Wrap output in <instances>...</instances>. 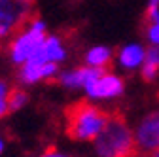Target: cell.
<instances>
[{
  "mask_svg": "<svg viewBox=\"0 0 159 157\" xmlns=\"http://www.w3.org/2000/svg\"><path fill=\"white\" fill-rule=\"evenodd\" d=\"M146 61L159 66V46H150L146 49Z\"/></svg>",
  "mask_w": 159,
  "mask_h": 157,
  "instance_id": "obj_17",
  "label": "cell"
},
{
  "mask_svg": "<svg viewBox=\"0 0 159 157\" xmlns=\"http://www.w3.org/2000/svg\"><path fill=\"white\" fill-rule=\"evenodd\" d=\"M34 0H0V46L32 19Z\"/></svg>",
  "mask_w": 159,
  "mask_h": 157,
  "instance_id": "obj_4",
  "label": "cell"
},
{
  "mask_svg": "<svg viewBox=\"0 0 159 157\" xmlns=\"http://www.w3.org/2000/svg\"><path fill=\"white\" fill-rule=\"evenodd\" d=\"M146 61V47L140 44H127L117 51V63L125 70H136Z\"/></svg>",
  "mask_w": 159,
  "mask_h": 157,
  "instance_id": "obj_9",
  "label": "cell"
},
{
  "mask_svg": "<svg viewBox=\"0 0 159 157\" xmlns=\"http://www.w3.org/2000/svg\"><path fill=\"white\" fill-rule=\"evenodd\" d=\"M44 40H46V23L42 19H30V21L17 34H13V38L10 40L8 51H10L11 63H15L19 66L25 65L40 49Z\"/></svg>",
  "mask_w": 159,
  "mask_h": 157,
  "instance_id": "obj_3",
  "label": "cell"
},
{
  "mask_svg": "<svg viewBox=\"0 0 159 157\" xmlns=\"http://www.w3.org/2000/svg\"><path fill=\"white\" fill-rule=\"evenodd\" d=\"M29 102V93L23 87H11L8 95V108L10 112H19L23 110Z\"/></svg>",
  "mask_w": 159,
  "mask_h": 157,
  "instance_id": "obj_11",
  "label": "cell"
},
{
  "mask_svg": "<svg viewBox=\"0 0 159 157\" xmlns=\"http://www.w3.org/2000/svg\"><path fill=\"white\" fill-rule=\"evenodd\" d=\"M146 38L152 46H159V23H148L146 25Z\"/></svg>",
  "mask_w": 159,
  "mask_h": 157,
  "instance_id": "obj_16",
  "label": "cell"
},
{
  "mask_svg": "<svg viewBox=\"0 0 159 157\" xmlns=\"http://www.w3.org/2000/svg\"><path fill=\"white\" fill-rule=\"evenodd\" d=\"M38 157H70V155H66V153H63V151H59V150H55V148H49V150H46L44 153H40Z\"/></svg>",
  "mask_w": 159,
  "mask_h": 157,
  "instance_id": "obj_18",
  "label": "cell"
},
{
  "mask_svg": "<svg viewBox=\"0 0 159 157\" xmlns=\"http://www.w3.org/2000/svg\"><path fill=\"white\" fill-rule=\"evenodd\" d=\"M66 59V46L59 36H46L44 44L40 49L29 59V61H38V63H57L61 65Z\"/></svg>",
  "mask_w": 159,
  "mask_h": 157,
  "instance_id": "obj_8",
  "label": "cell"
},
{
  "mask_svg": "<svg viewBox=\"0 0 159 157\" xmlns=\"http://www.w3.org/2000/svg\"><path fill=\"white\" fill-rule=\"evenodd\" d=\"M140 76H142L144 82H153L155 78L159 76V66H155V65L144 61V65L140 66Z\"/></svg>",
  "mask_w": 159,
  "mask_h": 157,
  "instance_id": "obj_14",
  "label": "cell"
},
{
  "mask_svg": "<svg viewBox=\"0 0 159 157\" xmlns=\"http://www.w3.org/2000/svg\"><path fill=\"white\" fill-rule=\"evenodd\" d=\"M91 101H112L121 96L125 91V82L114 72L104 70L101 76H97L95 80L84 89Z\"/></svg>",
  "mask_w": 159,
  "mask_h": 157,
  "instance_id": "obj_6",
  "label": "cell"
},
{
  "mask_svg": "<svg viewBox=\"0 0 159 157\" xmlns=\"http://www.w3.org/2000/svg\"><path fill=\"white\" fill-rule=\"evenodd\" d=\"M146 23H159V0H148Z\"/></svg>",
  "mask_w": 159,
  "mask_h": 157,
  "instance_id": "obj_15",
  "label": "cell"
},
{
  "mask_svg": "<svg viewBox=\"0 0 159 157\" xmlns=\"http://www.w3.org/2000/svg\"><path fill=\"white\" fill-rule=\"evenodd\" d=\"M84 61L87 66H95V68H108L114 61V51L108 46H95L91 49L85 51Z\"/></svg>",
  "mask_w": 159,
  "mask_h": 157,
  "instance_id": "obj_10",
  "label": "cell"
},
{
  "mask_svg": "<svg viewBox=\"0 0 159 157\" xmlns=\"http://www.w3.org/2000/svg\"><path fill=\"white\" fill-rule=\"evenodd\" d=\"M110 114L93 102L80 101L65 110V131L76 142H93L104 129Z\"/></svg>",
  "mask_w": 159,
  "mask_h": 157,
  "instance_id": "obj_1",
  "label": "cell"
},
{
  "mask_svg": "<svg viewBox=\"0 0 159 157\" xmlns=\"http://www.w3.org/2000/svg\"><path fill=\"white\" fill-rule=\"evenodd\" d=\"M152 157H159V150H155V151L152 153Z\"/></svg>",
  "mask_w": 159,
  "mask_h": 157,
  "instance_id": "obj_20",
  "label": "cell"
},
{
  "mask_svg": "<svg viewBox=\"0 0 159 157\" xmlns=\"http://www.w3.org/2000/svg\"><path fill=\"white\" fill-rule=\"evenodd\" d=\"M136 150L142 153H153L159 150V108L148 112L134 129Z\"/></svg>",
  "mask_w": 159,
  "mask_h": 157,
  "instance_id": "obj_5",
  "label": "cell"
},
{
  "mask_svg": "<svg viewBox=\"0 0 159 157\" xmlns=\"http://www.w3.org/2000/svg\"><path fill=\"white\" fill-rule=\"evenodd\" d=\"M57 76H59V65L57 63L27 61L19 68V82L23 85H34L40 82H49Z\"/></svg>",
  "mask_w": 159,
  "mask_h": 157,
  "instance_id": "obj_7",
  "label": "cell"
},
{
  "mask_svg": "<svg viewBox=\"0 0 159 157\" xmlns=\"http://www.w3.org/2000/svg\"><path fill=\"white\" fill-rule=\"evenodd\" d=\"M93 146L98 157H134L138 151L134 131L119 112L110 114L104 129L93 140Z\"/></svg>",
  "mask_w": 159,
  "mask_h": 157,
  "instance_id": "obj_2",
  "label": "cell"
},
{
  "mask_svg": "<svg viewBox=\"0 0 159 157\" xmlns=\"http://www.w3.org/2000/svg\"><path fill=\"white\" fill-rule=\"evenodd\" d=\"M4 148H6V142H4V136L0 134V155L4 153Z\"/></svg>",
  "mask_w": 159,
  "mask_h": 157,
  "instance_id": "obj_19",
  "label": "cell"
},
{
  "mask_svg": "<svg viewBox=\"0 0 159 157\" xmlns=\"http://www.w3.org/2000/svg\"><path fill=\"white\" fill-rule=\"evenodd\" d=\"M10 89H11V87H10L4 80H0V119L10 114V108H8V95H10Z\"/></svg>",
  "mask_w": 159,
  "mask_h": 157,
  "instance_id": "obj_13",
  "label": "cell"
},
{
  "mask_svg": "<svg viewBox=\"0 0 159 157\" xmlns=\"http://www.w3.org/2000/svg\"><path fill=\"white\" fill-rule=\"evenodd\" d=\"M57 82L63 87H66V89H82V74H80V66L61 72L57 76Z\"/></svg>",
  "mask_w": 159,
  "mask_h": 157,
  "instance_id": "obj_12",
  "label": "cell"
}]
</instances>
